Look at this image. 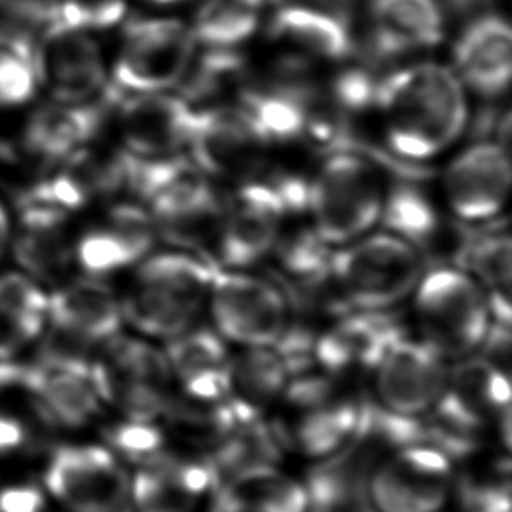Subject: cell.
Masks as SVG:
<instances>
[{
  "mask_svg": "<svg viewBox=\"0 0 512 512\" xmlns=\"http://www.w3.org/2000/svg\"><path fill=\"white\" fill-rule=\"evenodd\" d=\"M373 111L388 153L408 163L446 153L469 128L467 90L450 67L409 63L381 77Z\"/></svg>",
  "mask_w": 512,
  "mask_h": 512,
  "instance_id": "6da1fadb",
  "label": "cell"
},
{
  "mask_svg": "<svg viewBox=\"0 0 512 512\" xmlns=\"http://www.w3.org/2000/svg\"><path fill=\"white\" fill-rule=\"evenodd\" d=\"M364 402L338 390L333 376L306 373L287 383L268 420L282 453L306 464H326L340 457L359 434Z\"/></svg>",
  "mask_w": 512,
  "mask_h": 512,
  "instance_id": "7a4b0ae2",
  "label": "cell"
},
{
  "mask_svg": "<svg viewBox=\"0 0 512 512\" xmlns=\"http://www.w3.org/2000/svg\"><path fill=\"white\" fill-rule=\"evenodd\" d=\"M128 191L144 203L158 236L173 242L214 243L224 198L187 154L161 160L130 156Z\"/></svg>",
  "mask_w": 512,
  "mask_h": 512,
  "instance_id": "3957f363",
  "label": "cell"
},
{
  "mask_svg": "<svg viewBox=\"0 0 512 512\" xmlns=\"http://www.w3.org/2000/svg\"><path fill=\"white\" fill-rule=\"evenodd\" d=\"M212 263L187 252L149 254L135 266L121 301L125 322L140 334L167 341L198 322L207 305Z\"/></svg>",
  "mask_w": 512,
  "mask_h": 512,
  "instance_id": "277c9868",
  "label": "cell"
},
{
  "mask_svg": "<svg viewBox=\"0 0 512 512\" xmlns=\"http://www.w3.org/2000/svg\"><path fill=\"white\" fill-rule=\"evenodd\" d=\"M380 163L355 151L331 153L308 179V217L322 240L338 249L380 224L387 193Z\"/></svg>",
  "mask_w": 512,
  "mask_h": 512,
  "instance_id": "5b68a950",
  "label": "cell"
},
{
  "mask_svg": "<svg viewBox=\"0 0 512 512\" xmlns=\"http://www.w3.org/2000/svg\"><path fill=\"white\" fill-rule=\"evenodd\" d=\"M411 299L423 343L450 362L478 352L492 319L485 289L469 273L453 264L427 268Z\"/></svg>",
  "mask_w": 512,
  "mask_h": 512,
  "instance_id": "8992f818",
  "label": "cell"
},
{
  "mask_svg": "<svg viewBox=\"0 0 512 512\" xmlns=\"http://www.w3.org/2000/svg\"><path fill=\"white\" fill-rule=\"evenodd\" d=\"M331 270L353 310L390 312L413 296L427 261L413 245L378 231L334 249Z\"/></svg>",
  "mask_w": 512,
  "mask_h": 512,
  "instance_id": "52a82bcc",
  "label": "cell"
},
{
  "mask_svg": "<svg viewBox=\"0 0 512 512\" xmlns=\"http://www.w3.org/2000/svg\"><path fill=\"white\" fill-rule=\"evenodd\" d=\"M457 464L436 444L413 443L381 453L360 483L367 512H450Z\"/></svg>",
  "mask_w": 512,
  "mask_h": 512,
  "instance_id": "ba28073f",
  "label": "cell"
},
{
  "mask_svg": "<svg viewBox=\"0 0 512 512\" xmlns=\"http://www.w3.org/2000/svg\"><path fill=\"white\" fill-rule=\"evenodd\" d=\"M205 308L222 340L240 348L275 345L291 320L289 299L280 285L250 270L214 263Z\"/></svg>",
  "mask_w": 512,
  "mask_h": 512,
  "instance_id": "9c48e42d",
  "label": "cell"
},
{
  "mask_svg": "<svg viewBox=\"0 0 512 512\" xmlns=\"http://www.w3.org/2000/svg\"><path fill=\"white\" fill-rule=\"evenodd\" d=\"M91 380L100 401L132 420H160L175 388L163 348L121 334L91 360Z\"/></svg>",
  "mask_w": 512,
  "mask_h": 512,
  "instance_id": "30bf717a",
  "label": "cell"
},
{
  "mask_svg": "<svg viewBox=\"0 0 512 512\" xmlns=\"http://www.w3.org/2000/svg\"><path fill=\"white\" fill-rule=\"evenodd\" d=\"M198 51L191 27L177 18H139L125 27L112 69L118 97L172 91Z\"/></svg>",
  "mask_w": 512,
  "mask_h": 512,
  "instance_id": "8fae6325",
  "label": "cell"
},
{
  "mask_svg": "<svg viewBox=\"0 0 512 512\" xmlns=\"http://www.w3.org/2000/svg\"><path fill=\"white\" fill-rule=\"evenodd\" d=\"M132 469L105 444H63L51 451L42 490L63 512H130Z\"/></svg>",
  "mask_w": 512,
  "mask_h": 512,
  "instance_id": "7c38bea8",
  "label": "cell"
},
{
  "mask_svg": "<svg viewBox=\"0 0 512 512\" xmlns=\"http://www.w3.org/2000/svg\"><path fill=\"white\" fill-rule=\"evenodd\" d=\"M48 324L41 355L91 362V353L118 338L125 317L121 301L107 285L83 278L48 296Z\"/></svg>",
  "mask_w": 512,
  "mask_h": 512,
  "instance_id": "4fadbf2b",
  "label": "cell"
},
{
  "mask_svg": "<svg viewBox=\"0 0 512 512\" xmlns=\"http://www.w3.org/2000/svg\"><path fill=\"white\" fill-rule=\"evenodd\" d=\"M273 147L238 105L215 104L196 109L186 153L214 182L242 184L261 179Z\"/></svg>",
  "mask_w": 512,
  "mask_h": 512,
  "instance_id": "5bb4252c",
  "label": "cell"
},
{
  "mask_svg": "<svg viewBox=\"0 0 512 512\" xmlns=\"http://www.w3.org/2000/svg\"><path fill=\"white\" fill-rule=\"evenodd\" d=\"M30 395L39 415L63 429H81L98 415L100 397L91 380V362L41 355L28 364L0 360V390Z\"/></svg>",
  "mask_w": 512,
  "mask_h": 512,
  "instance_id": "9a60e30c",
  "label": "cell"
},
{
  "mask_svg": "<svg viewBox=\"0 0 512 512\" xmlns=\"http://www.w3.org/2000/svg\"><path fill=\"white\" fill-rule=\"evenodd\" d=\"M284 222V205L268 180L261 177L236 184L235 191L222 200L214 264L250 270L271 256Z\"/></svg>",
  "mask_w": 512,
  "mask_h": 512,
  "instance_id": "2e32d148",
  "label": "cell"
},
{
  "mask_svg": "<svg viewBox=\"0 0 512 512\" xmlns=\"http://www.w3.org/2000/svg\"><path fill=\"white\" fill-rule=\"evenodd\" d=\"M444 359L420 338L402 336L373 369V402L390 415L425 418L441 401L450 374Z\"/></svg>",
  "mask_w": 512,
  "mask_h": 512,
  "instance_id": "e0dca14e",
  "label": "cell"
},
{
  "mask_svg": "<svg viewBox=\"0 0 512 512\" xmlns=\"http://www.w3.org/2000/svg\"><path fill=\"white\" fill-rule=\"evenodd\" d=\"M32 42V65L37 83L60 104L91 102L107 90L104 55L90 32L58 21L42 23Z\"/></svg>",
  "mask_w": 512,
  "mask_h": 512,
  "instance_id": "ac0fdd59",
  "label": "cell"
},
{
  "mask_svg": "<svg viewBox=\"0 0 512 512\" xmlns=\"http://www.w3.org/2000/svg\"><path fill=\"white\" fill-rule=\"evenodd\" d=\"M221 479L203 453L173 444L132 469L130 512H207Z\"/></svg>",
  "mask_w": 512,
  "mask_h": 512,
  "instance_id": "d6986e66",
  "label": "cell"
},
{
  "mask_svg": "<svg viewBox=\"0 0 512 512\" xmlns=\"http://www.w3.org/2000/svg\"><path fill=\"white\" fill-rule=\"evenodd\" d=\"M511 156L497 140H476L448 163L444 203L465 226L490 222L504 212L511 194Z\"/></svg>",
  "mask_w": 512,
  "mask_h": 512,
  "instance_id": "ffe728a7",
  "label": "cell"
},
{
  "mask_svg": "<svg viewBox=\"0 0 512 512\" xmlns=\"http://www.w3.org/2000/svg\"><path fill=\"white\" fill-rule=\"evenodd\" d=\"M119 139L137 160L184 154L193 133L196 107L177 93L126 95L118 102Z\"/></svg>",
  "mask_w": 512,
  "mask_h": 512,
  "instance_id": "44dd1931",
  "label": "cell"
},
{
  "mask_svg": "<svg viewBox=\"0 0 512 512\" xmlns=\"http://www.w3.org/2000/svg\"><path fill=\"white\" fill-rule=\"evenodd\" d=\"M268 39L284 58L289 74L346 62L355 49L345 20L312 4L278 7L268 23Z\"/></svg>",
  "mask_w": 512,
  "mask_h": 512,
  "instance_id": "7402d4cb",
  "label": "cell"
},
{
  "mask_svg": "<svg viewBox=\"0 0 512 512\" xmlns=\"http://www.w3.org/2000/svg\"><path fill=\"white\" fill-rule=\"evenodd\" d=\"M406 329L390 312L353 310L320 333L315 366L333 378L371 374Z\"/></svg>",
  "mask_w": 512,
  "mask_h": 512,
  "instance_id": "603a6c76",
  "label": "cell"
},
{
  "mask_svg": "<svg viewBox=\"0 0 512 512\" xmlns=\"http://www.w3.org/2000/svg\"><path fill=\"white\" fill-rule=\"evenodd\" d=\"M380 224L383 231L413 245L425 261L453 257V266L469 236V231L458 229L462 222L451 224L429 193L411 180L388 182Z\"/></svg>",
  "mask_w": 512,
  "mask_h": 512,
  "instance_id": "cb8c5ba5",
  "label": "cell"
},
{
  "mask_svg": "<svg viewBox=\"0 0 512 512\" xmlns=\"http://www.w3.org/2000/svg\"><path fill=\"white\" fill-rule=\"evenodd\" d=\"M453 72L465 90L493 102L506 95L512 76V32L499 13L481 14L458 35Z\"/></svg>",
  "mask_w": 512,
  "mask_h": 512,
  "instance_id": "d4e9b609",
  "label": "cell"
},
{
  "mask_svg": "<svg viewBox=\"0 0 512 512\" xmlns=\"http://www.w3.org/2000/svg\"><path fill=\"white\" fill-rule=\"evenodd\" d=\"M158 231L144 205L119 203L107 222L79 240L76 259L91 277H104L132 268L153 254Z\"/></svg>",
  "mask_w": 512,
  "mask_h": 512,
  "instance_id": "484cf974",
  "label": "cell"
},
{
  "mask_svg": "<svg viewBox=\"0 0 512 512\" xmlns=\"http://www.w3.org/2000/svg\"><path fill=\"white\" fill-rule=\"evenodd\" d=\"M118 95L107 88L104 97L84 104L46 105L28 119L23 144L28 153L46 163L69 160L102 130L107 109L118 104Z\"/></svg>",
  "mask_w": 512,
  "mask_h": 512,
  "instance_id": "4316f807",
  "label": "cell"
},
{
  "mask_svg": "<svg viewBox=\"0 0 512 512\" xmlns=\"http://www.w3.org/2000/svg\"><path fill=\"white\" fill-rule=\"evenodd\" d=\"M369 32L381 58L436 48L446 32L441 0H369Z\"/></svg>",
  "mask_w": 512,
  "mask_h": 512,
  "instance_id": "83f0119b",
  "label": "cell"
},
{
  "mask_svg": "<svg viewBox=\"0 0 512 512\" xmlns=\"http://www.w3.org/2000/svg\"><path fill=\"white\" fill-rule=\"evenodd\" d=\"M207 512H313V502L305 479L264 464L222 479Z\"/></svg>",
  "mask_w": 512,
  "mask_h": 512,
  "instance_id": "f1b7e54d",
  "label": "cell"
},
{
  "mask_svg": "<svg viewBox=\"0 0 512 512\" xmlns=\"http://www.w3.org/2000/svg\"><path fill=\"white\" fill-rule=\"evenodd\" d=\"M291 373L273 346L240 348L226 364V397L240 422L266 418L284 394Z\"/></svg>",
  "mask_w": 512,
  "mask_h": 512,
  "instance_id": "f546056e",
  "label": "cell"
},
{
  "mask_svg": "<svg viewBox=\"0 0 512 512\" xmlns=\"http://www.w3.org/2000/svg\"><path fill=\"white\" fill-rule=\"evenodd\" d=\"M67 212L46 205H21V231L14 243L18 263L41 280H58L69 268Z\"/></svg>",
  "mask_w": 512,
  "mask_h": 512,
  "instance_id": "4dcf8cb0",
  "label": "cell"
},
{
  "mask_svg": "<svg viewBox=\"0 0 512 512\" xmlns=\"http://www.w3.org/2000/svg\"><path fill=\"white\" fill-rule=\"evenodd\" d=\"M48 322V296L30 278L0 277V360L27 348Z\"/></svg>",
  "mask_w": 512,
  "mask_h": 512,
  "instance_id": "1f68e13d",
  "label": "cell"
},
{
  "mask_svg": "<svg viewBox=\"0 0 512 512\" xmlns=\"http://www.w3.org/2000/svg\"><path fill=\"white\" fill-rule=\"evenodd\" d=\"M266 0H203L191 32L203 48L236 49L254 37L263 21Z\"/></svg>",
  "mask_w": 512,
  "mask_h": 512,
  "instance_id": "d6a6232c",
  "label": "cell"
},
{
  "mask_svg": "<svg viewBox=\"0 0 512 512\" xmlns=\"http://www.w3.org/2000/svg\"><path fill=\"white\" fill-rule=\"evenodd\" d=\"M243 70L245 63L236 49L205 48V53L196 51L177 90L196 109L207 107L226 91L242 88Z\"/></svg>",
  "mask_w": 512,
  "mask_h": 512,
  "instance_id": "836d02e7",
  "label": "cell"
},
{
  "mask_svg": "<svg viewBox=\"0 0 512 512\" xmlns=\"http://www.w3.org/2000/svg\"><path fill=\"white\" fill-rule=\"evenodd\" d=\"M450 511L512 512L509 455L485 467H457Z\"/></svg>",
  "mask_w": 512,
  "mask_h": 512,
  "instance_id": "e575fe53",
  "label": "cell"
},
{
  "mask_svg": "<svg viewBox=\"0 0 512 512\" xmlns=\"http://www.w3.org/2000/svg\"><path fill=\"white\" fill-rule=\"evenodd\" d=\"M455 266L469 273L486 292H509L512 243L506 229L469 233Z\"/></svg>",
  "mask_w": 512,
  "mask_h": 512,
  "instance_id": "d590c367",
  "label": "cell"
},
{
  "mask_svg": "<svg viewBox=\"0 0 512 512\" xmlns=\"http://www.w3.org/2000/svg\"><path fill=\"white\" fill-rule=\"evenodd\" d=\"M163 352L175 383L219 371L226 366L231 355L228 343L222 340L214 327L198 326V322L165 341Z\"/></svg>",
  "mask_w": 512,
  "mask_h": 512,
  "instance_id": "8d00e7d4",
  "label": "cell"
},
{
  "mask_svg": "<svg viewBox=\"0 0 512 512\" xmlns=\"http://www.w3.org/2000/svg\"><path fill=\"white\" fill-rule=\"evenodd\" d=\"M104 436L105 446L132 469L160 457L173 446L160 420L123 418L112 423Z\"/></svg>",
  "mask_w": 512,
  "mask_h": 512,
  "instance_id": "74e56055",
  "label": "cell"
},
{
  "mask_svg": "<svg viewBox=\"0 0 512 512\" xmlns=\"http://www.w3.org/2000/svg\"><path fill=\"white\" fill-rule=\"evenodd\" d=\"M125 13V0H56L48 2L44 23L58 21L83 32H95L118 25Z\"/></svg>",
  "mask_w": 512,
  "mask_h": 512,
  "instance_id": "f35d334b",
  "label": "cell"
},
{
  "mask_svg": "<svg viewBox=\"0 0 512 512\" xmlns=\"http://www.w3.org/2000/svg\"><path fill=\"white\" fill-rule=\"evenodd\" d=\"M35 86L37 77L30 53L0 46V107L27 104L34 97Z\"/></svg>",
  "mask_w": 512,
  "mask_h": 512,
  "instance_id": "ab89813d",
  "label": "cell"
},
{
  "mask_svg": "<svg viewBox=\"0 0 512 512\" xmlns=\"http://www.w3.org/2000/svg\"><path fill=\"white\" fill-rule=\"evenodd\" d=\"M48 497L34 485H14L0 490V512H44Z\"/></svg>",
  "mask_w": 512,
  "mask_h": 512,
  "instance_id": "60d3db41",
  "label": "cell"
},
{
  "mask_svg": "<svg viewBox=\"0 0 512 512\" xmlns=\"http://www.w3.org/2000/svg\"><path fill=\"white\" fill-rule=\"evenodd\" d=\"M27 441V430L13 416L0 415V455L14 453Z\"/></svg>",
  "mask_w": 512,
  "mask_h": 512,
  "instance_id": "b9f144b4",
  "label": "cell"
},
{
  "mask_svg": "<svg viewBox=\"0 0 512 512\" xmlns=\"http://www.w3.org/2000/svg\"><path fill=\"white\" fill-rule=\"evenodd\" d=\"M7 238H9V217H7L4 207L0 205V256L6 249Z\"/></svg>",
  "mask_w": 512,
  "mask_h": 512,
  "instance_id": "7bdbcfd3",
  "label": "cell"
},
{
  "mask_svg": "<svg viewBox=\"0 0 512 512\" xmlns=\"http://www.w3.org/2000/svg\"><path fill=\"white\" fill-rule=\"evenodd\" d=\"M149 2H154V4H177V2H182V0H149Z\"/></svg>",
  "mask_w": 512,
  "mask_h": 512,
  "instance_id": "ee69618b",
  "label": "cell"
}]
</instances>
